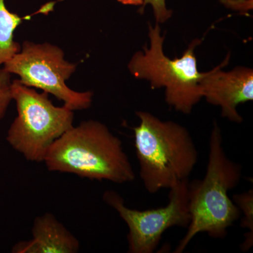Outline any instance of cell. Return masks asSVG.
I'll use <instances>...</instances> for the list:
<instances>
[{
  "instance_id": "7c38bea8",
  "label": "cell",
  "mask_w": 253,
  "mask_h": 253,
  "mask_svg": "<svg viewBox=\"0 0 253 253\" xmlns=\"http://www.w3.org/2000/svg\"><path fill=\"white\" fill-rule=\"evenodd\" d=\"M11 74L0 68V121L4 117L12 99Z\"/></svg>"
},
{
  "instance_id": "9c48e42d",
  "label": "cell",
  "mask_w": 253,
  "mask_h": 253,
  "mask_svg": "<svg viewBox=\"0 0 253 253\" xmlns=\"http://www.w3.org/2000/svg\"><path fill=\"white\" fill-rule=\"evenodd\" d=\"M33 239L15 245L14 253H76L80 242L54 214L37 217L32 229Z\"/></svg>"
},
{
  "instance_id": "5bb4252c",
  "label": "cell",
  "mask_w": 253,
  "mask_h": 253,
  "mask_svg": "<svg viewBox=\"0 0 253 253\" xmlns=\"http://www.w3.org/2000/svg\"><path fill=\"white\" fill-rule=\"evenodd\" d=\"M123 4L126 5H143L144 0H118Z\"/></svg>"
},
{
  "instance_id": "30bf717a",
  "label": "cell",
  "mask_w": 253,
  "mask_h": 253,
  "mask_svg": "<svg viewBox=\"0 0 253 253\" xmlns=\"http://www.w3.org/2000/svg\"><path fill=\"white\" fill-rule=\"evenodd\" d=\"M23 18L9 11L4 0H0V68L21 49L14 41V33Z\"/></svg>"
},
{
  "instance_id": "6da1fadb",
  "label": "cell",
  "mask_w": 253,
  "mask_h": 253,
  "mask_svg": "<svg viewBox=\"0 0 253 253\" xmlns=\"http://www.w3.org/2000/svg\"><path fill=\"white\" fill-rule=\"evenodd\" d=\"M44 163L51 172L70 173L91 180L115 184L135 179L122 141L99 121L73 126L50 146Z\"/></svg>"
},
{
  "instance_id": "7a4b0ae2",
  "label": "cell",
  "mask_w": 253,
  "mask_h": 253,
  "mask_svg": "<svg viewBox=\"0 0 253 253\" xmlns=\"http://www.w3.org/2000/svg\"><path fill=\"white\" fill-rule=\"evenodd\" d=\"M209 149L204 179L188 183L191 221L174 253L184 252L200 233H207L214 239H224L227 229L241 216L239 208L229 198V191L239 184L242 168L226 156L221 130L216 123L210 138Z\"/></svg>"
},
{
  "instance_id": "3957f363",
  "label": "cell",
  "mask_w": 253,
  "mask_h": 253,
  "mask_svg": "<svg viewBox=\"0 0 253 253\" xmlns=\"http://www.w3.org/2000/svg\"><path fill=\"white\" fill-rule=\"evenodd\" d=\"M140 124L134 128L140 177L150 194L187 180L198 162V151L184 126L138 111Z\"/></svg>"
},
{
  "instance_id": "8fae6325",
  "label": "cell",
  "mask_w": 253,
  "mask_h": 253,
  "mask_svg": "<svg viewBox=\"0 0 253 253\" xmlns=\"http://www.w3.org/2000/svg\"><path fill=\"white\" fill-rule=\"evenodd\" d=\"M233 201L241 211L244 217L241 220V226L249 229V232L243 243V251H248L253 246V190L250 189L247 192L235 194L233 196Z\"/></svg>"
},
{
  "instance_id": "4fadbf2b",
  "label": "cell",
  "mask_w": 253,
  "mask_h": 253,
  "mask_svg": "<svg viewBox=\"0 0 253 253\" xmlns=\"http://www.w3.org/2000/svg\"><path fill=\"white\" fill-rule=\"evenodd\" d=\"M147 4L152 6L158 23H164L172 16V11L166 7V0H144V7Z\"/></svg>"
},
{
  "instance_id": "277c9868",
  "label": "cell",
  "mask_w": 253,
  "mask_h": 253,
  "mask_svg": "<svg viewBox=\"0 0 253 253\" xmlns=\"http://www.w3.org/2000/svg\"><path fill=\"white\" fill-rule=\"evenodd\" d=\"M48 93H39L19 80L11 83L17 116L10 126L6 141L31 162H44L50 146L72 127L74 113L63 105L55 106Z\"/></svg>"
},
{
  "instance_id": "52a82bcc",
  "label": "cell",
  "mask_w": 253,
  "mask_h": 253,
  "mask_svg": "<svg viewBox=\"0 0 253 253\" xmlns=\"http://www.w3.org/2000/svg\"><path fill=\"white\" fill-rule=\"evenodd\" d=\"M189 180L179 181L169 188V203L158 209L137 211L125 205L114 191H106L104 201L114 208L129 228L128 253H152L165 231L173 227L187 228L191 221L188 199Z\"/></svg>"
},
{
  "instance_id": "ba28073f",
  "label": "cell",
  "mask_w": 253,
  "mask_h": 253,
  "mask_svg": "<svg viewBox=\"0 0 253 253\" xmlns=\"http://www.w3.org/2000/svg\"><path fill=\"white\" fill-rule=\"evenodd\" d=\"M229 59L226 58L218 67L205 73L200 84L201 95L210 104L221 108L223 117L241 123L242 118L238 113L237 106L253 99V71L243 67L229 72L221 71Z\"/></svg>"
},
{
  "instance_id": "8992f818",
  "label": "cell",
  "mask_w": 253,
  "mask_h": 253,
  "mask_svg": "<svg viewBox=\"0 0 253 253\" xmlns=\"http://www.w3.org/2000/svg\"><path fill=\"white\" fill-rule=\"evenodd\" d=\"M3 68L19 76L24 85L54 95L73 111L88 109L92 102V92H78L66 84L76 71V65L65 59L59 46L24 42L19 52L6 61Z\"/></svg>"
},
{
  "instance_id": "5b68a950",
  "label": "cell",
  "mask_w": 253,
  "mask_h": 253,
  "mask_svg": "<svg viewBox=\"0 0 253 253\" xmlns=\"http://www.w3.org/2000/svg\"><path fill=\"white\" fill-rule=\"evenodd\" d=\"M149 48L139 51L131 58L129 71L136 78L151 82V87L166 88V101L176 111L189 114L202 98L201 81L204 73L198 71L195 49L201 41L191 43L184 55L172 60L164 54V37L158 25H149Z\"/></svg>"
}]
</instances>
